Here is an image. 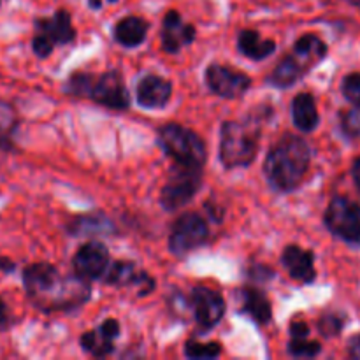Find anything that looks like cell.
<instances>
[{"label":"cell","instance_id":"cell-24","mask_svg":"<svg viewBox=\"0 0 360 360\" xmlns=\"http://www.w3.org/2000/svg\"><path fill=\"white\" fill-rule=\"evenodd\" d=\"M221 354V345L217 343V341H211V343H199L195 340H188L185 345V355L188 359H217L220 357Z\"/></svg>","mask_w":360,"mask_h":360},{"label":"cell","instance_id":"cell-1","mask_svg":"<svg viewBox=\"0 0 360 360\" xmlns=\"http://www.w3.org/2000/svg\"><path fill=\"white\" fill-rule=\"evenodd\" d=\"M23 285L28 299L41 311H69L90 299V283L77 274L63 276L48 262L30 264L23 271Z\"/></svg>","mask_w":360,"mask_h":360},{"label":"cell","instance_id":"cell-33","mask_svg":"<svg viewBox=\"0 0 360 360\" xmlns=\"http://www.w3.org/2000/svg\"><path fill=\"white\" fill-rule=\"evenodd\" d=\"M348 352L354 359L360 360V336H355L354 340L350 341V347H348Z\"/></svg>","mask_w":360,"mask_h":360},{"label":"cell","instance_id":"cell-17","mask_svg":"<svg viewBox=\"0 0 360 360\" xmlns=\"http://www.w3.org/2000/svg\"><path fill=\"white\" fill-rule=\"evenodd\" d=\"M120 336V323L108 319L98 326V329L88 330L81 336L79 343L86 354L94 357H108L115 350V340Z\"/></svg>","mask_w":360,"mask_h":360},{"label":"cell","instance_id":"cell-14","mask_svg":"<svg viewBox=\"0 0 360 360\" xmlns=\"http://www.w3.org/2000/svg\"><path fill=\"white\" fill-rule=\"evenodd\" d=\"M104 283L112 287H134L139 288V295H148L155 290V280L144 271L137 269V266L129 260H118V262L109 264L108 271L104 274Z\"/></svg>","mask_w":360,"mask_h":360},{"label":"cell","instance_id":"cell-3","mask_svg":"<svg viewBox=\"0 0 360 360\" xmlns=\"http://www.w3.org/2000/svg\"><path fill=\"white\" fill-rule=\"evenodd\" d=\"M67 95L88 98L108 109L123 111L130 105V95L118 70L109 72H74L63 86Z\"/></svg>","mask_w":360,"mask_h":360},{"label":"cell","instance_id":"cell-35","mask_svg":"<svg viewBox=\"0 0 360 360\" xmlns=\"http://www.w3.org/2000/svg\"><path fill=\"white\" fill-rule=\"evenodd\" d=\"M352 176H354L355 185H357V188L360 190V157L354 160V165H352Z\"/></svg>","mask_w":360,"mask_h":360},{"label":"cell","instance_id":"cell-13","mask_svg":"<svg viewBox=\"0 0 360 360\" xmlns=\"http://www.w3.org/2000/svg\"><path fill=\"white\" fill-rule=\"evenodd\" d=\"M111 264L108 248L98 241H88L76 252L72 260L74 271L86 281L102 280Z\"/></svg>","mask_w":360,"mask_h":360},{"label":"cell","instance_id":"cell-4","mask_svg":"<svg viewBox=\"0 0 360 360\" xmlns=\"http://www.w3.org/2000/svg\"><path fill=\"white\" fill-rule=\"evenodd\" d=\"M327 56V44L319 35L306 34L294 44V49L274 67L267 76V84L274 88H290Z\"/></svg>","mask_w":360,"mask_h":360},{"label":"cell","instance_id":"cell-19","mask_svg":"<svg viewBox=\"0 0 360 360\" xmlns=\"http://www.w3.org/2000/svg\"><path fill=\"white\" fill-rule=\"evenodd\" d=\"M241 311L259 326H267L273 319L271 301L262 290L255 287H245L241 290Z\"/></svg>","mask_w":360,"mask_h":360},{"label":"cell","instance_id":"cell-15","mask_svg":"<svg viewBox=\"0 0 360 360\" xmlns=\"http://www.w3.org/2000/svg\"><path fill=\"white\" fill-rule=\"evenodd\" d=\"M162 48L165 53H178L195 39V27L185 23L178 11H169L162 21Z\"/></svg>","mask_w":360,"mask_h":360},{"label":"cell","instance_id":"cell-12","mask_svg":"<svg viewBox=\"0 0 360 360\" xmlns=\"http://www.w3.org/2000/svg\"><path fill=\"white\" fill-rule=\"evenodd\" d=\"M192 309L199 329L210 330L221 322L227 306L221 294H218L217 290L207 287H195L192 290Z\"/></svg>","mask_w":360,"mask_h":360},{"label":"cell","instance_id":"cell-2","mask_svg":"<svg viewBox=\"0 0 360 360\" xmlns=\"http://www.w3.org/2000/svg\"><path fill=\"white\" fill-rule=\"evenodd\" d=\"M311 162V150L302 137L285 134L267 153L264 174L276 192H292L304 179Z\"/></svg>","mask_w":360,"mask_h":360},{"label":"cell","instance_id":"cell-34","mask_svg":"<svg viewBox=\"0 0 360 360\" xmlns=\"http://www.w3.org/2000/svg\"><path fill=\"white\" fill-rule=\"evenodd\" d=\"M16 269L14 262L11 259H6V257H0V271L2 273H13Z\"/></svg>","mask_w":360,"mask_h":360},{"label":"cell","instance_id":"cell-16","mask_svg":"<svg viewBox=\"0 0 360 360\" xmlns=\"http://www.w3.org/2000/svg\"><path fill=\"white\" fill-rule=\"evenodd\" d=\"M172 97V83L157 74H148L137 83L136 98L141 108L162 109Z\"/></svg>","mask_w":360,"mask_h":360},{"label":"cell","instance_id":"cell-18","mask_svg":"<svg viewBox=\"0 0 360 360\" xmlns=\"http://www.w3.org/2000/svg\"><path fill=\"white\" fill-rule=\"evenodd\" d=\"M281 266L287 269L290 278L302 281V283H313L316 278L315 255H313V252L297 245H290L283 250Z\"/></svg>","mask_w":360,"mask_h":360},{"label":"cell","instance_id":"cell-5","mask_svg":"<svg viewBox=\"0 0 360 360\" xmlns=\"http://www.w3.org/2000/svg\"><path fill=\"white\" fill-rule=\"evenodd\" d=\"M260 122L229 120L220 129V162L225 169L248 167L259 153Z\"/></svg>","mask_w":360,"mask_h":360},{"label":"cell","instance_id":"cell-25","mask_svg":"<svg viewBox=\"0 0 360 360\" xmlns=\"http://www.w3.org/2000/svg\"><path fill=\"white\" fill-rule=\"evenodd\" d=\"M14 129H16V118L13 109L0 102V150H9Z\"/></svg>","mask_w":360,"mask_h":360},{"label":"cell","instance_id":"cell-31","mask_svg":"<svg viewBox=\"0 0 360 360\" xmlns=\"http://www.w3.org/2000/svg\"><path fill=\"white\" fill-rule=\"evenodd\" d=\"M11 326H13V316H11L9 308L4 302V299H0V333L9 329Z\"/></svg>","mask_w":360,"mask_h":360},{"label":"cell","instance_id":"cell-8","mask_svg":"<svg viewBox=\"0 0 360 360\" xmlns=\"http://www.w3.org/2000/svg\"><path fill=\"white\" fill-rule=\"evenodd\" d=\"M76 37V30L67 11H56L53 16L35 21V37L32 48L39 58H48L55 46L69 44Z\"/></svg>","mask_w":360,"mask_h":360},{"label":"cell","instance_id":"cell-21","mask_svg":"<svg viewBox=\"0 0 360 360\" xmlns=\"http://www.w3.org/2000/svg\"><path fill=\"white\" fill-rule=\"evenodd\" d=\"M238 49L250 60L267 58L276 51V42L273 39H260V34L257 30H241L238 35Z\"/></svg>","mask_w":360,"mask_h":360},{"label":"cell","instance_id":"cell-11","mask_svg":"<svg viewBox=\"0 0 360 360\" xmlns=\"http://www.w3.org/2000/svg\"><path fill=\"white\" fill-rule=\"evenodd\" d=\"M206 84L218 97L238 98L252 86V77L227 65L213 63L206 69Z\"/></svg>","mask_w":360,"mask_h":360},{"label":"cell","instance_id":"cell-37","mask_svg":"<svg viewBox=\"0 0 360 360\" xmlns=\"http://www.w3.org/2000/svg\"><path fill=\"white\" fill-rule=\"evenodd\" d=\"M345 2L352 4V6H355V7H360V0H345Z\"/></svg>","mask_w":360,"mask_h":360},{"label":"cell","instance_id":"cell-38","mask_svg":"<svg viewBox=\"0 0 360 360\" xmlns=\"http://www.w3.org/2000/svg\"><path fill=\"white\" fill-rule=\"evenodd\" d=\"M0 4H2V0H0Z\"/></svg>","mask_w":360,"mask_h":360},{"label":"cell","instance_id":"cell-23","mask_svg":"<svg viewBox=\"0 0 360 360\" xmlns=\"http://www.w3.org/2000/svg\"><path fill=\"white\" fill-rule=\"evenodd\" d=\"M69 231L72 236H91V234H105L115 231L111 220L102 214H84V217H77L70 221Z\"/></svg>","mask_w":360,"mask_h":360},{"label":"cell","instance_id":"cell-30","mask_svg":"<svg viewBox=\"0 0 360 360\" xmlns=\"http://www.w3.org/2000/svg\"><path fill=\"white\" fill-rule=\"evenodd\" d=\"M248 274L252 276V280H257V281L271 280V278L274 276L273 271H271L269 267H266V266H253L252 269L248 271Z\"/></svg>","mask_w":360,"mask_h":360},{"label":"cell","instance_id":"cell-26","mask_svg":"<svg viewBox=\"0 0 360 360\" xmlns=\"http://www.w3.org/2000/svg\"><path fill=\"white\" fill-rule=\"evenodd\" d=\"M322 352L319 341H309L308 338H292L288 343V354L295 359H313Z\"/></svg>","mask_w":360,"mask_h":360},{"label":"cell","instance_id":"cell-9","mask_svg":"<svg viewBox=\"0 0 360 360\" xmlns=\"http://www.w3.org/2000/svg\"><path fill=\"white\" fill-rule=\"evenodd\" d=\"M326 227L336 238L360 245V204L343 195L334 197L326 211Z\"/></svg>","mask_w":360,"mask_h":360},{"label":"cell","instance_id":"cell-28","mask_svg":"<svg viewBox=\"0 0 360 360\" xmlns=\"http://www.w3.org/2000/svg\"><path fill=\"white\" fill-rule=\"evenodd\" d=\"M341 91L348 102L360 108V72L348 74L341 84Z\"/></svg>","mask_w":360,"mask_h":360},{"label":"cell","instance_id":"cell-6","mask_svg":"<svg viewBox=\"0 0 360 360\" xmlns=\"http://www.w3.org/2000/svg\"><path fill=\"white\" fill-rule=\"evenodd\" d=\"M158 146L162 148L169 158L174 160V164L188 165V167L202 169L207 160L206 143L202 137L186 127L178 123H167L160 127L157 134Z\"/></svg>","mask_w":360,"mask_h":360},{"label":"cell","instance_id":"cell-22","mask_svg":"<svg viewBox=\"0 0 360 360\" xmlns=\"http://www.w3.org/2000/svg\"><path fill=\"white\" fill-rule=\"evenodd\" d=\"M148 28H150V25L143 18L127 16L116 23L115 39L118 44L125 46V48H137L146 39Z\"/></svg>","mask_w":360,"mask_h":360},{"label":"cell","instance_id":"cell-32","mask_svg":"<svg viewBox=\"0 0 360 360\" xmlns=\"http://www.w3.org/2000/svg\"><path fill=\"white\" fill-rule=\"evenodd\" d=\"M290 336L292 338H308L309 327L306 322H292L290 323Z\"/></svg>","mask_w":360,"mask_h":360},{"label":"cell","instance_id":"cell-7","mask_svg":"<svg viewBox=\"0 0 360 360\" xmlns=\"http://www.w3.org/2000/svg\"><path fill=\"white\" fill-rule=\"evenodd\" d=\"M202 186V169L174 164L160 192V204L164 210L176 211L186 206Z\"/></svg>","mask_w":360,"mask_h":360},{"label":"cell","instance_id":"cell-29","mask_svg":"<svg viewBox=\"0 0 360 360\" xmlns=\"http://www.w3.org/2000/svg\"><path fill=\"white\" fill-rule=\"evenodd\" d=\"M345 326V320L343 316L336 315V313H329V315H323L319 322V329L323 336L327 338H333L338 336L341 333Z\"/></svg>","mask_w":360,"mask_h":360},{"label":"cell","instance_id":"cell-27","mask_svg":"<svg viewBox=\"0 0 360 360\" xmlns=\"http://www.w3.org/2000/svg\"><path fill=\"white\" fill-rule=\"evenodd\" d=\"M341 130L348 137H360V108L348 109L341 115Z\"/></svg>","mask_w":360,"mask_h":360},{"label":"cell","instance_id":"cell-20","mask_svg":"<svg viewBox=\"0 0 360 360\" xmlns=\"http://www.w3.org/2000/svg\"><path fill=\"white\" fill-rule=\"evenodd\" d=\"M292 120L294 125L297 127L301 132L309 134L319 127L320 115L316 109L315 97L308 91H301L292 101Z\"/></svg>","mask_w":360,"mask_h":360},{"label":"cell","instance_id":"cell-36","mask_svg":"<svg viewBox=\"0 0 360 360\" xmlns=\"http://www.w3.org/2000/svg\"><path fill=\"white\" fill-rule=\"evenodd\" d=\"M88 2H90V7H91V9H101L102 4H104V2H111V4H115V2H118V0H88Z\"/></svg>","mask_w":360,"mask_h":360},{"label":"cell","instance_id":"cell-10","mask_svg":"<svg viewBox=\"0 0 360 360\" xmlns=\"http://www.w3.org/2000/svg\"><path fill=\"white\" fill-rule=\"evenodd\" d=\"M210 238L207 221L197 213H183L174 221L169 234V250L174 255L183 257L200 248Z\"/></svg>","mask_w":360,"mask_h":360}]
</instances>
